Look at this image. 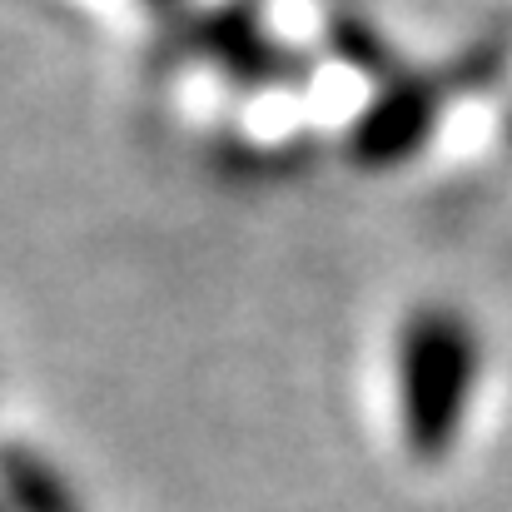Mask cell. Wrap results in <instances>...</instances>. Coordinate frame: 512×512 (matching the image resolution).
Returning a JSON list of instances; mask_svg holds the SVG:
<instances>
[{
  "instance_id": "6da1fadb",
  "label": "cell",
  "mask_w": 512,
  "mask_h": 512,
  "mask_svg": "<svg viewBox=\"0 0 512 512\" xmlns=\"http://www.w3.org/2000/svg\"><path fill=\"white\" fill-rule=\"evenodd\" d=\"M483 383V339L473 319L453 304H418L393 348V403L398 438L408 458L443 463L478 403Z\"/></svg>"
},
{
  "instance_id": "7a4b0ae2",
  "label": "cell",
  "mask_w": 512,
  "mask_h": 512,
  "mask_svg": "<svg viewBox=\"0 0 512 512\" xmlns=\"http://www.w3.org/2000/svg\"><path fill=\"white\" fill-rule=\"evenodd\" d=\"M5 488H10V508L15 512H80L70 488L60 483V473L40 458H10L5 463Z\"/></svg>"
},
{
  "instance_id": "3957f363",
  "label": "cell",
  "mask_w": 512,
  "mask_h": 512,
  "mask_svg": "<svg viewBox=\"0 0 512 512\" xmlns=\"http://www.w3.org/2000/svg\"><path fill=\"white\" fill-rule=\"evenodd\" d=\"M0 512H5V508H0Z\"/></svg>"
}]
</instances>
